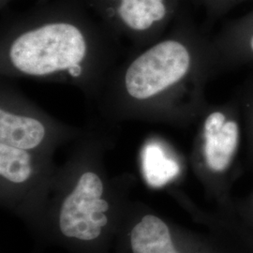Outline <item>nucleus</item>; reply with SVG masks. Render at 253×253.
<instances>
[{
  "mask_svg": "<svg viewBox=\"0 0 253 253\" xmlns=\"http://www.w3.org/2000/svg\"><path fill=\"white\" fill-rule=\"evenodd\" d=\"M54 226L58 238L83 251L100 248L117 223V207L97 172H83L56 201Z\"/></svg>",
  "mask_w": 253,
  "mask_h": 253,
  "instance_id": "f257e3e1",
  "label": "nucleus"
},
{
  "mask_svg": "<svg viewBox=\"0 0 253 253\" xmlns=\"http://www.w3.org/2000/svg\"><path fill=\"white\" fill-rule=\"evenodd\" d=\"M86 52L84 37L73 24L54 22L19 36L9 49L12 65L28 75H46L73 69Z\"/></svg>",
  "mask_w": 253,
  "mask_h": 253,
  "instance_id": "f03ea898",
  "label": "nucleus"
},
{
  "mask_svg": "<svg viewBox=\"0 0 253 253\" xmlns=\"http://www.w3.org/2000/svg\"><path fill=\"white\" fill-rule=\"evenodd\" d=\"M192 49L185 41L170 39L138 56L125 75L128 95L146 100L186 89L188 82H195L196 58Z\"/></svg>",
  "mask_w": 253,
  "mask_h": 253,
  "instance_id": "7ed1b4c3",
  "label": "nucleus"
},
{
  "mask_svg": "<svg viewBox=\"0 0 253 253\" xmlns=\"http://www.w3.org/2000/svg\"><path fill=\"white\" fill-rule=\"evenodd\" d=\"M241 109L232 100L211 109L201 131V155L205 167L213 174H223L234 162L240 139Z\"/></svg>",
  "mask_w": 253,
  "mask_h": 253,
  "instance_id": "20e7f679",
  "label": "nucleus"
},
{
  "mask_svg": "<svg viewBox=\"0 0 253 253\" xmlns=\"http://www.w3.org/2000/svg\"><path fill=\"white\" fill-rule=\"evenodd\" d=\"M124 253H180L167 223L153 213L142 211L124 229Z\"/></svg>",
  "mask_w": 253,
  "mask_h": 253,
  "instance_id": "39448f33",
  "label": "nucleus"
},
{
  "mask_svg": "<svg viewBox=\"0 0 253 253\" xmlns=\"http://www.w3.org/2000/svg\"><path fill=\"white\" fill-rule=\"evenodd\" d=\"M218 63L226 68L253 63V9L229 23L215 46Z\"/></svg>",
  "mask_w": 253,
  "mask_h": 253,
  "instance_id": "423d86ee",
  "label": "nucleus"
},
{
  "mask_svg": "<svg viewBox=\"0 0 253 253\" xmlns=\"http://www.w3.org/2000/svg\"><path fill=\"white\" fill-rule=\"evenodd\" d=\"M45 134L43 124L36 118L17 116L1 109L0 144L31 151L42 144Z\"/></svg>",
  "mask_w": 253,
  "mask_h": 253,
  "instance_id": "0eeeda50",
  "label": "nucleus"
},
{
  "mask_svg": "<svg viewBox=\"0 0 253 253\" xmlns=\"http://www.w3.org/2000/svg\"><path fill=\"white\" fill-rule=\"evenodd\" d=\"M172 6V0H119L117 11L126 26L142 31L167 18Z\"/></svg>",
  "mask_w": 253,
  "mask_h": 253,
  "instance_id": "6e6552de",
  "label": "nucleus"
},
{
  "mask_svg": "<svg viewBox=\"0 0 253 253\" xmlns=\"http://www.w3.org/2000/svg\"><path fill=\"white\" fill-rule=\"evenodd\" d=\"M34 174L33 157L30 151L0 144V175L12 186H24Z\"/></svg>",
  "mask_w": 253,
  "mask_h": 253,
  "instance_id": "1a4fd4ad",
  "label": "nucleus"
},
{
  "mask_svg": "<svg viewBox=\"0 0 253 253\" xmlns=\"http://www.w3.org/2000/svg\"><path fill=\"white\" fill-rule=\"evenodd\" d=\"M145 168L148 182L155 187L163 186L173 178L178 172V166L172 161L167 160L163 151L157 147L147 149L145 155Z\"/></svg>",
  "mask_w": 253,
  "mask_h": 253,
  "instance_id": "9d476101",
  "label": "nucleus"
},
{
  "mask_svg": "<svg viewBox=\"0 0 253 253\" xmlns=\"http://www.w3.org/2000/svg\"><path fill=\"white\" fill-rule=\"evenodd\" d=\"M238 102L243 117L246 118L253 134V83L245 88Z\"/></svg>",
  "mask_w": 253,
  "mask_h": 253,
  "instance_id": "9b49d317",
  "label": "nucleus"
},
{
  "mask_svg": "<svg viewBox=\"0 0 253 253\" xmlns=\"http://www.w3.org/2000/svg\"><path fill=\"white\" fill-rule=\"evenodd\" d=\"M213 15H222L245 0H202Z\"/></svg>",
  "mask_w": 253,
  "mask_h": 253,
  "instance_id": "f8f14e48",
  "label": "nucleus"
}]
</instances>
